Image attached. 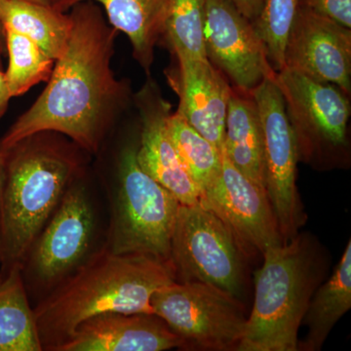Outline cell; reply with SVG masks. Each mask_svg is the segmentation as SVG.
Returning <instances> with one entry per match:
<instances>
[{
  "instance_id": "6da1fadb",
  "label": "cell",
  "mask_w": 351,
  "mask_h": 351,
  "mask_svg": "<svg viewBox=\"0 0 351 351\" xmlns=\"http://www.w3.org/2000/svg\"><path fill=\"white\" fill-rule=\"evenodd\" d=\"M69 14L73 25L66 49L43 93L0 138V154L40 132L61 134L86 154H97L128 106L130 87L112 69L117 29L96 2L76 4Z\"/></svg>"
},
{
  "instance_id": "7a4b0ae2",
  "label": "cell",
  "mask_w": 351,
  "mask_h": 351,
  "mask_svg": "<svg viewBox=\"0 0 351 351\" xmlns=\"http://www.w3.org/2000/svg\"><path fill=\"white\" fill-rule=\"evenodd\" d=\"M176 281L170 263L138 254H115L105 245L36 302L43 350L56 351L85 320L107 313H154L152 295Z\"/></svg>"
},
{
  "instance_id": "3957f363",
  "label": "cell",
  "mask_w": 351,
  "mask_h": 351,
  "mask_svg": "<svg viewBox=\"0 0 351 351\" xmlns=\"http://www.w3.org/2000/svg\"><path fill=\"white\" fill-rule=\"evenodd\" d=\"M82 152L61 134L40 132L1 154L0 271L22 265L66 189L84 175Z\"/></svg>"
},
{
  "instance_id": "277c9868",
  "label": "cell",
  "mask_w": 351,
  "mask_h": 351,
  "mask_svg": "<svg viewBox=\"0 0 351 351\" xmlns=\"http://www.w3.org/2000/svg\"><path fill=\"white\" fill-rule=\"evenodd\" d=\"M255 272V300L237 351H295L316 289L315 257L301 237L269 247Z\"/></svg>"
},
{
  "instance_id": "5b68a950",
  "label": "cell",
  "mask_w": 351,
  "mask_h": 351,
  "mask_svg": "<svg viewBox=\"0 0 351 351\" xmlns=\"http://www.w3.org/2000/svg\"><path fill=\"white\" fill-rule=\"evenodd\" d=\"M137 145H127L120 154L104 245L115 254H138L170 263L181 203L140 167Z\"/></svg>"
},
{
  "instance_id": "8992f818",
  "label": "cell",
  "mask_w": 351,
  "mask_h": 351,
  "mask_svg": "<svg viewBox=\"0 0 351 351\" xmlns=\"http://www.w3.org/2000/svg\"><path fill=\"white\" fill-rule=\"evenodd\" d=\"M97 232L96 208L82 176L66 189L21 265L29 297L39 301L82 267L99 249Z\"/></svg>"
},
{
  "instance_id": "52a82bcc",
  "label": "cell",
  "mask_w": 351,
  "mask_h": 351,
  "mask_svg": "<svg viewBox=\"0 0 351 351\" xmlns=\"http://www.w3.org/2000/svg\"><path fill=\"white\" fill-rule=\"evenodd\" d=\"M276 82L297 143L299 160L341 166L348 160L350 95L332 84L284 68Z\"/></svg>"
},
{
  "instance_id": "ba28073f",
  "label": "cell",
  "mask_w": 351,
  "mask_h": 351,
  "mask_svg": "<svg viewBox=\"0 0 351 351\" xmlns=\"http://www.w3.org/2000/svg\"><path fill=\"white\" fill-rule=\"evenodd\" d=\"M230 228L202 206L180 205L171 240L170 263L176 282L213 284L239 298L243 263Z\"/></svg>"
},
{
  "instance_id": "9c48e42d",
  "label": "cell",
  "mask_w": 351,
  "mask_h": 351,
  "mask_svg": "<svg viewBox=\"0 0 351 351\" xmlns=\"http://www.w3.org/2000/svg\"><path fill=\"white\" fill-rule=\"evenodd\" d=\"M154 314L165 321L186 346L235 350L247 316L239 298L203 282H174L152 295Z\"/></svg>"
},
{
  "instance_id": "30bf717a",
  "label": "cell",
  "mask_w": 351,
  "mask_h": 351,
  "mask_svg": "<svg viewBox=\"0 0 351 351\" xmlns=\"http://www.w3.org/2000/svg\"><path fill=\"white\" fill-rule=\"evenodd\" d=\"M251 93L262 122L265 191L287 242L297 235L304 217L295 184L297 143L276 77L265 78Z\"/></svg>"
},
{
  "instance_id": "8fae6325",
  "label": "cell",
  "mask_w": 351,
  "mask_h": 351,
  "mask_svg": "<svg viewBox=\"0 0 351 351\" xmlns=\"http://www.w3.org/2000/svg\"><path fill=\"white\" fill-rule=\"evenodd\" d=\"M199 203L232 232L243 254L284 243L267 191L242 174L221 149V174L200 193Z\"/></svg>"
},
{
  "instance_id": "7c38bea8",
  "label": "cell",
  "mask_w": 351,
  "mask_h": 351,
  "mask_svg": "<svg viewBox=\"0 0 351 351\" xmlns=\"http://www.w3.org/2000/svg\"><path fill=\"white\" fill-rule=\"evenodd\" d=\"M203 39L208 61L232 87L252 92L276 77L255 25L228 0H207Z\"/></svg>"
},
{
  "instance_id": "4fadbf2b",
  "label": "cell",
  "mask_w": 351,
  "mask_h": 351,
  "mask_svg": "<svg viewBox=\"0 0 351 351\" xmlns=\"http://www.w3.org/2000/svg\"><path fill=\"white\" fill-rule=\"evenodd\" d=\"M284 68L350 95L351 29L302 4L289 32Z\"/></svg>"
},
{
  "instance_id": "5bb4252c",
  "label": "cell",
  "mask_w": 351,
  "mask_h": 351,
  "mask_svg": "<svg viewBox=\"0 0 351 351\" xmlns=\"http://www.w3.org/2000/svg\"><path fill=\"white\" fill-rule=\"evenodd\" d=\"M141 119L137 161L152 179L167 189L182 205L199 202L200 191L178 156L168 131L172 106L164 99L158 85L149 77L136 94Z\"/></svg>"
},
{
  "instance_id": "9a60e30c",
  "label": "cell",
  "mask_w": 351,
  "mask_h": 351,
  "mask_svg": "<svg viewBox=\"0 0 351 351\" xmlns=\"http://www.w3.org/2000/svg\"><path fill=\"white\" fill-rule=\"evenodd\" d=\"M176 60L177 66L166 76L179 97L177 112L221 151L232 85L207 58Z\"/></svg>"
},
{
  "instance_id": "2e32d148",
  "label": "cell",
  "mask_w": 351,
  "mask_h": 351,
  "mask_svg": "<svg viewBox=\"0 0 351 351\" xmlns=\"http://www.w3.org/2000/svg\"><path fill=\"white\" fill-rule=\"evenodd\" d=\"M186 341L154 313H107L85 320L56 351H163Z\"/></svg>"
},
{
  "instance_id": "e0dca14e",
  "label": "cell",
  "mask_w": 351,
  "mask_h": 351,
  "mask_svg": "<svg viewBox=\"0 0 351 351\" xmlns=\"http://www.w3.org/2000/svg\"><path fill=\"white\" fill-rule=\"evenodd\" d=\"M85 1L104 7L108 22L128 36L134 59L149 76L154 50L165 36L170 0H78Z\"/></svg>"
},
{
  "instance_id": "ac0fdd59",
  "label": "cell",
  "mask_w": 351,
  "mask_h": 351,
  "mask_svg": "<svg viewBox=\"0 0 351 351\" xmlns=\"http://www.w3.org/2000/svg\"><path fill=\"white\" fill-rule=\"evenodd\" d=\"M221 149L242 174L265 189L262 122L251 92L232 87Z\"/></svg>"
},
{
  "instance_id": "d6986e66",
  "label": "cell",
  "mask_w": 351,
  "mask_h": 351,
  "mask_svg": "<svg viewBox=\"0 0 351 351\" xmlns=\"http://www.w3.org/2000/svg\"><path fill=\"white\" fill-rule=\"evenodd\" d=\"M351 307V241L348 240L341 261L329 280L314 291L302 324L307 327L306 339L298 350L318 351L337 322Z\"/></svg>"
},
{
  "instance_id": "ffe728a7",
  "label": "cell",
  "mask_w": 351,
  "mask_h": 351,
  "mask_svg": "<svg viewBox=\"0 0 351 351\" xmlns=\"http://www.w3.org/2000/svg\"><path fill=\"white\" fill-rule=\"evenodd\" d=\"M0 22L38 44L55 61L66 51L73 25L71 14L27 0H0Z\"/></svg>"
},
{
  "instance_id": "44dd1931",
  "label": "cell",
  "mask_w": 351,
  "mask_h": 351,
  "mask_svg": "<svg viewBox=\"0 0 351 351\" xmlns=\"http://www.w3.org/2000/svg\"><path fill=\"white\" fill-rule=\"evenodd\" d=\"M0 351H43L19 265L0 271Z\"/></svg>"
},
{
  "instance_id": "7402d4cb",
  "label": "cell",
  "mask_w": 351,
  "mask_h": 351,
  "mask_svg": "<svg viewBox=\"0 0 351 351\" xmlns=\"http://www.w3.org/2000/svg\"><path fill=\"white\" fill-rule=\"evenodd\" d=\"M167 124L178 156L201 193L221 174V151L177 112L171 113Z\"/></svg>"
},
{
  "instance_id": "603a6c76",
  "label": "cell",
  "mask_w": 351,
  "mask_h": 351,
  "mask_svg": "<svg viewBox=\"0 0 351 351\" xmlns=\"http://www.w3.org/2000/svg\"><path fill=\"white\" fill-rule=\"evenodd\" d=\"M8 52V69L5 71L11 96L27 93L34 85L48 82L55 60L48 56L34 41L11 29H4Z\"/></svg>"
},
{
  "instance_id": "cb8c5ba5",
  "label": "cell",
  "mask_w": 351,
  "mask_h": 351,
  "mask_svg": "<svg viewBox=\"0 0 351 351\" xmlns=\"http://www.w3.org/2000/svg\"><path fill=\"white\" fill-rule=\"evenodd\" d=\"M207 0H170L164 39L175 57L206 58L204 49Z\"/></svg>"
},
{
  "instance_id": "d4e9b609",
  "label": "cell",
  "mask_w": 351,
  "mask_h": 351,
  "mask_svg": "<svg viewBox=\"0 0 351 351\" xmlns=\"http://www.w3.org/2000/svg\"><path fill=\"white\" fill-rule=\"evenodd\" d=\"M301 5L302 0H263L262 11L254 23L276 73L284 68L289 32Z\"/></svg>"
},
{
  "instance_id": "484cf974",
  "label": "cell",
  "mask_w": 351,
  "mask_h": 351,
  "mask_svg": "<svg viewBox=\"0 0 351 351\" xmlns=\"http://www.w3.org/2000/svg\"><path fill=\"white\" fill-rule=\"evenodd\" d=\"M302 4L351 29V0H302Z\"/></svg>"
},
{
  "instance_id": "4316f807",
  "label": "cell",
  "mask_w": 351,
  "mask_h": 351,
  "mask_svg": "<svg viewBox=\"0 0 351 351\" xmlns=\"http://www.w3.org/2000/svg\"><path fill=\"white\" fill-rule=\"evenodd\" d=\"M244 17L255 23L262 11L263 0H228Z\"/></svg>"
},
{
  "instance_id": "83f0119b",
  "label": "cell",
  "mask_w": 351,
  "mask_h": 351,
  "mask_svg": "<svg viewBox=\"0 0 351 351\" xmlns=\"http://www.w3.org/2000/svg\"><path fill=\"white\" fill-rule=\"evenodd\" d=\"M11 98L12 96H11L8 83H7L5 71H1L0 69V120L5 114Z\"/></svg>"
},
{
  "instance_id": "f1b7e54d",
  "label": "cell",
  "mask_w": 351,
  "mask_h": 351,
  "mask_svg": "<svg viewBox=\"0 0 351 351\" xmlns=\"http://www.w3.org/2000/svg\"><path fill=\"white\" fill-rule=\"evenodd\" d=\"M27 1L36 2V3L41 4V5L51 7L55 9L56 0H27Z\"/></svg>"
},
{
  "instance_id": "f546056e",
  "label": "cell",
  "mask_w": 351,
  "mask_h": 351,
  "mask_svg": "<svg viewBox=\"0 0 351 351\" xmlns=\"http://www.w3.org/2000/svg\"><path fill=\"white\" fill-rule=\"evenodd\" d=\"M4 176V161L3 157L0 154V188H1L2 181Z\"/></svg>"
},
{
  "instance_id": "4dcf8cb0",
  "label": "cell",
  "mask_w": 351,
  "mask_h": 351,
  "mask_svg": "<svg viewBox=\"0 0 351 351\" xmlns=\"http://www.w3.org/2000/svg\"><path fill=\"white\" fill-rule=\"evenodd\" d=\"M0 44H1L3 47L4 45H5V34H4V27L1 22H0Z\"/></svg>"
},
{
  "instance_id": "1f68e13d",
  "label": "cell",
  "mask_w": 351,
  "mask_h": 351,
  "mask_svg": "<svg viewBox=\"0 0 351 351\" xmlns=\"http://www.w3.org/2000/svg\"><path fill=\"white\" fill-rule=\"evenodd\" d=\"M4 47L0 44V66H1V55L3 53Z\"/></svg>"
}]
</instances>
